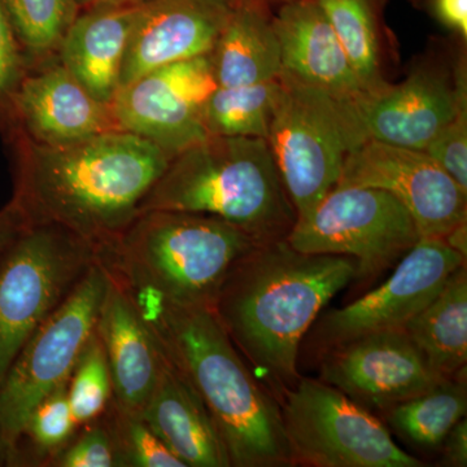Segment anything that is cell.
I'll return each mask as SVG.
<instances>
[{"label": "cell", "instance_id": "1", "mask_svg": "<svg viewBox=\"0 0 467 467\" xmlns=\"http://www.w3.org/2000/svg\"><path fill=\"white\" fill-rule=\"evenodd\" d=\"M16 155L11 204L26 223L61 227L98 251L138 216L171 158L140 135L112 130L67 146L9 131Z\"/></svg>", "mask_w": 467, "mask_h": 467}, {"label": "cell", "instance_id": "2", "mask_svg": "<svg viewBox=\"0 0 467 467\" xmlns=\"http://www.w3.org/2000/svg\"><path fill=\"white\" fill-rule=\"evenodd\" d=\"M356 281L353 257L303 254L285 239L261 243L234 264L212 309L254 377L282 399L300 379L304 337L335 295Z\"/></svg>", "mask_w": 467, "mask_h": 467}, {"label": "cell", "instance_id": "3", "mask_svg": "<svg viewBox=\"0 0 467 467\" xmlns=\"http://www.w3.org/2000/svg\"><path fill=\"white\" fill-rule=\"evenodd\" d=\"M131 295L169 359L204 402L230 466H292L281 402L244 364L213 309Z\"/></svg>", "mask_w": 467, "mask_h": 467}, {"label": "cell", "instance_id": "4", "mask_svg": "<svg viewBox=\"0 0 467 467\" xmlns=\"http://www.w3.org/2000/svg\"><path fill=\"white\" fill-rule=\"evenodd\" d=\"M177 211L207 214L257 243L287 239L296 211L265 140L208 137L169 161L138 214Z\"/></svg>", "mask_w": 467, "mask_h": 467}, {"label": "cell", "instance_id": "5", "mask_svg": "<svg viewBox=\"0 0 467 467\" xmlns=\"http://www.w3.org/2000/svg\"><path fill=\"white\" fill-rule=\"evenodd\" d=\"M257 244L217 217L149 211L138 214L98 256L135 294L183 308H212L234 264Z\"/></svg>", "mask_w": 467, "mask_h": 467}, {"label": "cell", "instance_id": "6", "mask_svg": "<svg viewBox=\"0 0 467 467\" xmlns=\"http://www.w3.org/2000/svg\"><path fill=\"white\" fill-rule=\"evenodd\" d=\"M279 79L281 97L266 143L300 218L337 187L347 158L368 138L355 99L285 75Z\"/></svg>", "mask_w": 467, "mask_h": 467}, {"label": "cell", "instance_id": "7", "mask_svg": "<svg viewBox=\"0 0 467 467\" xmlns=\"http://www.w3.org/2000/svg\"><path fill=\"white\" fill-rule=\"evenodd\" d=\"M109 270L99 256L66 300L21 348L0 384V457L14 462L27 417L54 389L67 382L97 328Z\"/></svg>", "mask_w": 467, "mask_h": 467}, {"label": "cell", "instance_id": "8", "mask_svg": "<svg viewBox=\"0 0 467 467\" xmlns=\"http://www.w3.org/2000/svg\"><path fill=\"white\" fill-rule=\"evenodd\" d=\"M97 259V248L47 223H24L8 243L0 254V384Z\"/></svg>", "mask_w": 467, "mask_h": 467}, {"label": "cell", "instance_id": "9", "mask_svg": "<svg viewBox=\"0 0 467 467\" xmlns=\"http://www.w3.org/2000/svg\"><path fill=\"white\" fill-rule=\"evenodd\" d=\"M279 402L292 466H425L373 411L321 379L300 378Z\"/></svg>", "mask_w": 467, "mask_h": 467}, {"label": "cell", "instance_id": "10", "mask_svg": "<svg viewBox=\"0 0 467 467\" xmlns=\"http://www.w3.org/2000/svg\"><path fill=\"white\" fill-rule=\"evenodd\" d=\"M416 223L392 193L374 187H335L297 218L288 244L303 254L358 261V281H373L395 267L420 241Z\"/></svg>", "mask_w": 467, "mask_h": 467}, {"label": "cell", "instance_id": "11", "mask_svg": "<svg viewBox=\"0 0 467 467\" xmlns=\"http://www.w3.org/2000/svg\"><path fill=\"white\" fill-rule=\"evenodd\" d=\"M218 88L211 54L156 67L119 88L110 103L119 130L155 143L169 158L209 137L204 107Z\"/></svg>", "mask_w": 467, "mask_h": 467}, {"label": "cell", "instance_id": "12", "mask_svg": "<svg viewBox=\"0 0 467 467\" xmlns=\"http://www.w3.org/2000/svg\"><path fill=\"white\" fill-rule=\"evenodd\" d=\"M466 257L441 238H420L379 287L313 324L319 352L379 331L401 330L430 303Z\"/></svg>", "mask_w": 467, "mask_h": 467}, {"label": "cell", "instance_id": "13", "mask_svg": "<svg viewBox=\"0 0 467 467\" xmlns=\"http://www.w3.org/2000/svg\"><path fill=\"white\" fill-rule=\"evenodd\" d=\"M355 107L368 140L423 150L467 107L465 60H422L400 84L362 94Z\"/></svg>", "mask_w": 467, "mask_h": 467}, {"label": "cell", "instance_id": "14", "mask_svg": "<svg viewBox=\"0 0 467 467\" xmlns=\"http://www.w3.org/2000/svg\"><path fill=\"white\" fill-rule=\"evenodd\" d=\"M374 187L408 209L420 238H444L467 221V193L423 150L365 140L347 158L337 187Z\"/></svg>", "mask_w": 467, "mask_h": 467}, {"label": "cell", "instance_id": "15", "mask_svg": "<svg viewBox=\"0 0 467 467\" xmlns=\"http://www.w3.org/2000/svg\"><path fill=\"white\" fill-rule=\"evenodd\" d=\"M319 379L368 410H389L441 382L404 330L379 331L321 352Z\"/></svg>", "mask_w": 467, "mask_h": 467}, {"label": "cell", "instance_id": "16", "mask_svg": "<svg viewBox=\"0 0 467 467\" xmlns=\"http://www.w3.org/2000/svg\"><path fill=\"white\" fill-rule=\"evenodd\" d=\"M7 129L51 147L119 130L110 106L95 99L58 57L27 73L15 95Z\"/></svg>", "mask_w": 467, "mask_h": 467}, {"label": "cell", "instance_id": "17", "mask_svg": "<svg viewBox=\"0 0 467 467\" xmlns=\"http://www.w3.org/2000/svg\"><path fill=\"white\" fill-rule=\"evenodd\" d=\"M238 0H147L126 48L119 88L156 67L211 54Z\"/></svg>", "mask_w": 467, "mask_h": 467}, {"label": "cell", "instance_id": "18", "mask_svg": "<svg viewBox=\"0 0 467 467\" xmlns=\"http://www.w3.org/2000/svg\"><path fill=\"white\" fill-rule=\"evenodd\" d=\"M97 334L109 359L113 401L142 414L159 382L167 353L131 292L113 275L98 318Z\"/></svg>", "mask_w": 467, "mask_h": 467}, {"label": "cell", "instance_id": "19", "mask_svg": "<svg viewBox=\"0 0 467 467\" xmlns=\"http://www.w3.org/2000/svg\"><path fill=\"white\" fill-rule=\"evenodd\" d=\"M282 73L344 99L362 94L330 21L316 0H290L273 14Z\"/></svg>", "mask_w": 467, "mask_h": 467}, {"label": "cell", "instance_id": "20", "mask_svg": "<svg viewBox=\"0 0 467 467\" xmlns=\"http://www.w3.org/2000/svg\"><path fill=\"white\" fill-rule=\"evenodd\" d=\"M140 5L99 2L81 8L58 51V60L101 103H112L121 82L126 48Z\"/></svg>", "mask_w": 467, "mask_h": 467}, {"label": "cell", "instance_id": "21", "mask_svg": "<svg viewBox=\"0 0 467 467\" xmlns=\"http://www.w3.org/2000/svg\"><path fill=\"white\" fill-rule=\"evenodd\" d=\"M142 417L184 466L232 467L204 402L168 356Z\"/></svg>", "mask_w": 467, "mask_h": 467}, {"label": "cell", "instance_id": "22", "mask_svg": "<svg viewBox=\"0 0 467 467\" xmlns=\"http://www.w3.org/2000/svg\"><path fill=\"white\" fill-rule=\"evenodd\" d=\"M218 88L261 84L279 78L281 48L272 8L238 0L211 52Z\"/></svg>", "mask_w": 467, "mask_h": 467}, {"label": "cell", "instance_id": "23", "mask_svg": "<svg viewBox=\"0 0 467 467\" xmlns=\"http://www.w3.org/2000/svg\"><path fill=\"white\" fill-rule=\"evenodd\" d=\"M402 330L442 378H461L467 362V267L460 266Z\"/></svg>", "mask_w": 467, "mask_h": 467}, {"label": "cell", "instance_id": "24", "mask_svg": "<svg viewBox=\"0 0 467 467\" xmlns=\"http://www.w3.org/2000/svg\"><path fill=\"white\" fill-rule=\"evenodd\" d=\"M466 410V380L448 378L383 414L387 426L402 441L420 450H436Z\"/></svg>", "mask_w": 467, "mask_h": 467}, {"label": "cell", "instance_id": "25", "mask_svg": "<svg viewBox=\"0 0 467 467\" xmlns=\"http://www.w3.org/2000/svg\"><path fill=\"white\" fill-rule=\"evenodd\" d=\"M330 21L365 94L389 82L382 73L379 5L382 0H316Z\"/></svg>", "mask_w": 467, "mask_h": 467}, {"label": "cell", "instance_id": "26", "mask_svg": "<svg viewBox=\"0 0 467 467\" xmlns=\"http://www.w3.org/2000/svg\"><path fill=\"white\" fill-rule=\"evenodd\" d=\"M281 79L261 84L217 88L204 107L209 137L265 140L281 97Z\"/></svg>", "mask_w": 467, "mask_h": 467}, {"label": "cell", "instance_id": "27", "mask_svg": "<svg viewBox=\"0 0 467 467\" xmlns=\"http://www.w3.org/2000/svg\"><path fill=\"white\" fill-rule=\"evenodd\" d=\"M30 69L57 58L81 8L75 0H2Z\"/></svg>", "mask_w": 467, "mask_h": 467}, {"label": "cell", "instance_id": "28", "mask_svg": "<svg viewBox=\"0 0 467 467\" xmlns=\"http://www.w3.org/2000/svg\"><path fill=\"white\" fill-rule=\"evenodd\" d=\"M78 429L70 410L66 382L33 409L21 431L17 448L26 442L32 465L48 467L51 461L72 441Z\"/></svg>", "mask_w": 467, "mask_h": 467}, {"label": "cell", "instance_id": "29", "mask_svg": "<svg viewBox=\"0 0 467 467\" xmlns=\"http://www.w3.org/2000/svg\"><path fill=\"white\" fill-rule=\"evenodd\" d=\"M67 400L78 427L103 417L113 400L109 359L97 328L67 379Z\"/></svg>", "mask_w": 467, "mask_h": 467}, {"label": "cell", "instance_id": "30", "mask_svg": "<svg viewBox=\"0 0 467 467\" xmlns=\"http://www.w3.org/2000/svg\"><path fill=\"white\" fill-rule=\"evenodd\" d=\"M104 420L112 436L119 467H186L152 431L142 414L110 402Z\"/></svg>", "mask_w": 467, "mask_h": 467}, {"label": "cell", "instance_id": "31", "mask_svg": "<svg viewBox=\"0 0 467 467\" xmlns=\"http://www.w3.org/2000/svg\"><path fill=\"white\" fill-rule=\"evenodd\" d=\"M48 467H119L112 436L103 417L81 426Z\"/></svg>", "mask_w": 467, "mask_h": 467}, {"label": "cell", "instance_id": "32", "mask_svg": "<svg viewBox=\"0 0 467 467\" xmlns=\"http://www.w3.org/2000/svg\"><path fill=\"white\" fill-rule=\"evenodd\" d=\"M29 72V61L0 0V124L5 128L11 124L15 95Z\"/></svg>", "mask_w": 467, "mask_h": 467}, {"label": "cell", "instance_id": "33", "mask_svg": "<svg viewBox=\"0 0 467 467\" xmlns=\"http://www.w3.org/2000/svg\"><path fill=\"white\" fill-rule=\"evenodd\" d=\"M423 152L467 193V107L427 144Z\"/></svg>", "mask_w": 467, "mask_h": 467}, {"label": "cell", "instance_id": "34", "mask_svg": "<svg viewBox=\"0 0 467 467\" xmlns=\"http://www.w3.org/2000/svg\"><path fill=\"white\" fill-rule=\"evenodd\" d=\"M442 26L467 39V0H425Z\"/></svg>", "mask_w": 467, "mask_h": 467}, {"label": "cell", "instance_id": "35", "mask_svg": "<svg viewBox=\"0 0 467 467\" xmlns=\"http://www.w3.org/2000/svg\"><path fill=\"white\" fill-rule=\"evenodd\" d=\"M441 465L467 466V422L462 418L456 423L441 442Z\"/></svg>", "mask_w": 467, "mask_h": 467}, {"label": "cell", "instance_id": "36", "mask_svg": "<svg viewBox=\"0 0 467 467\" xmlns=\"http://www.w3.org/2000/svg\"><path fill=\"white\" fill-rule=\"evenodd\" d=\"M23 217L14 205L9 204L0 212V254L7 247L9 242L15 238L24 225Z\"/></svg>", "mask_w": 467, "mask_h": 467}, {"label": "cell", "instance_id": "37", "mask_svg": "<svg viewBox=\"0 0 467 467\" xmlns=\"http://www.w3.org/2000/svg\"><path fill=\"white\" fill-rule=\"evenodd\" d=\"M442 239L451 248L467 259V221L451 229Z\"/></svg>", "mask_w": 467, "mask_h": 467}, {"label": "cell", "instance_id": "38", "mask_svg": "<svg viewBox=\"0 0 467 467\" xmlns=\"http://www.w3.org/2000/svg\"><path fill=\"white\" fill-rule=\"evenodd\" d=\"M247 2L260 3V5H267V7H278L284 3L290 2V0H247Z\"/></svg>", "mask_w": 467, "mask_h": 467}, {"label": "cell", "instance_id": "39", "mask_svg": "<svg viewBox=\"0 0 467 467\" xmlns=\"http://www.w3.org/2000/svg\"><path fill=\"white\" fill-rule=\"evenodd\" d=\"M103 2L112 3V5H143L147 0H103Z\"/></svg>", "mask_w": 467, "mask_h": 467}, {"label": "cell", "instance_id": "40", "mask_svg": "<svg viewBox=\"0 0 467 467\" xmlns=\"http://www.w3.org/2000/svg\"><path fill=\"white\" fill-rule=\"evenodd\" d=\"M75 2L79 5V8H86L99 2V0H75Z\"/></svg>", "mask_w": 467, "mask_h": 467}, {"label": "cell", "instance_id": "41", "mask_svg": "<svg viewBox=\"0 0 467 467\" xmlns=\"http://www.w3.org/2000/svg\"><path fill=\"white\" fill-rule=\"evenodd\" d=\"M418 2H425V0H418Z\"/></svg>", "mask_w": 467, "mask_h": 467}]
</instances>
